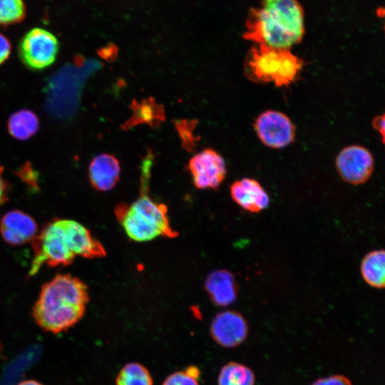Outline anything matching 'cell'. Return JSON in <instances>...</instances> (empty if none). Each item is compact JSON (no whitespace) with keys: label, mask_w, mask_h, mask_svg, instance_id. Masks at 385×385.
<instances>
[{"label":"cell","mask_w":385,"mask_h":385,"mask_svg":"<svg viewBox=\"0 0 385 385\" xmlns=\"http://www.w3.org/2000/svg\"><path fill=\"white\" fill-rule=\"evenodd\" d=\"M89 301L88 287L70 274H57L41 288L33 317L43 330L58 334L76 324Z\"/></svg>","instance_id":"7a4b0ae2"},{"label":"cell","mask_w":385,"mask_h":385,"mask_svg":"<svg viewBox=\"0 0 385 385\" xmlns=\"http://www.w3.org/2000/svg\"><path fill=\"white\" fill-rule=\"evenodd\" d=\"M120 166L113 154L101 153L91 160L88 178L91 185L98 191L112 190L119 180Z\"/></svg>","instance_id":"5bb4252c"},{"label":"cell","mask_w":385,"mask_h":385,"mask_svg":"<svg viewBox=\"0 0 385 385\" xmlns=\"http://www.w3.org/2000/svg\"><path fill=\"white\" fill-rule=\"evenodd\" d=\"M336 170L342 180L351 185H361L371 176L374 158L365 147L351 145L344 147L335 159Z\"/></svg>","instance_id":"52a82bcc"},{"label":"cell","mask_w":385,"mask_h":385,"mask_svg":"<svg viewBox=\"0 0 385 385\" xmlns=\"http://www.w3.org/2000/svg\"><path fill=\"white\" fill-rule=\"evenodd\" d=\"M205 289L212 303L218 307L230 305L238 294L234 274L225 269L211 272L205 281Z\"/></svg>","instance_id":"9a60e30c"},{"label":"cell","mask_w":385,"mask_h":385,"mask_svg":"<svg viewBox=\"0 0 385 385\" xmlns=\"http://www.w3.org/2000/svg\"><path fill=\"white\" fill-rule=\"evenodd\" d=\"M132 115L122 125L123 130L141 124H148L153 128H157L165 119V112L163 105L158 103L153 98L148 97L140 102L135 99L130 105Z\"/></svg>","instance_id":"2e32d148"},{"label":"cell","mask_w":385,"mask_h":385,"mask_svg":"<svg viewBox=\"0 0 385 385\" xmlns=\"http://www.w3.org/2000/svg\"><path fill=\"white\" fill-rule=\"evenodd\" d=\"M254 128L259 140L273 149L284 148L295 139L294 125L286 114L278 111L261 113L255 120Z\"/></svg>","instance_id":"8992f818"},{"label":"cell","mask_w":385,"mask_h":385,"mask_svg":"<svg viewBox=\"0 0 385 385\" xmlns=\"http://www.w3.org/2000/svg\"><path fill=\"white\" fill-rule=\"evenodd\" d=\"M302 66V60L292 53L290 48L256 44L250 50L244 67L251 81L272 83L280 88L293 83Z\"/></svg>","instance_id":"277c9868"},{"label":"cell","mask_w":385,"mask_h":385,"mask_svg":"<svg viewBox=\"0 0 385 385\" xmlns=\"http://www.w3.org/2000/svg\"><path fill=\"white\" fill-rule=\"evenodd\" d=\"M115 215L127 235L135 242L150 241L161 236L160 231L130 205L119 203Z\"/></svg>","instance_id":"4fadbf2b"},{"label":"cell","mask_w":385,"mask_h":385,"mask_svg":"<svg viewBox=\"0 0 385 385\" xmlns=\"http://www.w3.org/2000/svg\"><path fill=\"white\" fill-rule=\"evenodd\" d=\"M373 128L381 135V140H384L385 117L384 115L375 116L372 120Z\"/></svg>","instance_id":"4316f807"},{"label":"cell","mask_w":385,"mask_h":385,"mask_svg":"<svg viewBox=\"0 0 385 385\" xmlns=\"http://www.w3.org/2000/svg\"><path fill=\"white\" fill-rule=\"evenodd\" d=\"M312 385H353L351 381L344 375H332L319 379Z\"/></svg>","instance_id":"cb8c5ba5"},{"label":"cell","mask_w":385,"mask_h":385,"mask_svg":"<svg viewBox=\"0 0 385 385\" xmlns=\"http://www.w3.org/2000/svg\"><path fill=\"white\" fill-rule=\"evenodd\" d=\"M255 376L248 366L235 361L225 364L217 377V385H255Z\"/></svg>","instance_id":"d6986e66"},{"label":"cell","mask_w":385,"mask_h":385,"mask_svg":"<svg viewBox=\"0 0 385 385\" xmlns=\"http://www.w3.org/2000/svg\"><path fill=\"white\" fill-rule=\"evenodd\" d=\"M197 379L185 369L170 374L162 385H199Z\"/></svg>","instance_id":"603a6c76"},{"label":"cell","mask_w":385,"mask_h":385,"mask_svg":"<svg viewBox=\"0 0 385 385\" xmlns=\"http://www.w3.org/2000/svg\"><path fill=\"white\" fill-rule=\"evenodd\" d=\"M113 54H116V48H113L112 46L107 47L106 49H102L101 51V56L105 58H112Z\"/></svg>","instance_id":"83f0119b"},{"label":"cell","mask_w":385,"mask_h":385,"mask_svg":"<svg viewBox=\"0 0 385 385\" xmlns=\"http://www.w3.org/2000/svg\"><path fill=\"white\" fill-rule=\"evenodd\" d=\"M11 46L9 39L0 33V65L4 63L11 53Z\"/></svg>","instance_id":"d4e9b609"},{"label":"cell","mask_w":385,"mask_h":385,"mask_svg":"<svg viewBox=\"0 0 385 385\" xmlns=\"http://www.w3.org/2000/svg\"><path fill=\"white\" fill-rule=\"evenodd\" d=\"M25 15L24 0H0V26L19 23Z\"/></svg>","instance_id":"44dd1931"},{"label":"cell","mask_w":385,"mask_h":385,"mask_svg":"<svg viewBox=\"0 0 385 385\" xmlns=\"http://www.w3.org/2000/svg\"><path fill=\"white\" fill-rule=\"evenodd\" d=\"M33 241L34 257L29 274L37 273L43 265H68L76 256L100 258L106 252L102 244L81 223L58 219L48 223Z\"/></svg>","instance_id":"6da1fadb"},{"label":"cell","mask_w":385,"mask_h":385,"mask_svg":"<svg viewBox=\"0 0 385 385\" xmlns=\"http://www.w3.org/2000/svg\"><path fill=\"white\" fill-rule=\"evenodd\" d=\"M0 232L5 242L19 245L34 239L37 233V225L28 214L20 210H11L2 217Z\"/></svg>","instance_id":"7c38bea8"},{"label":"cell","mask_w":385,"mask_h":385,"mask_svg":"<svg viewBox=\"0 0 385 385\" xmlns=\"http://www.w3.org/2000/svg\"><path fill=\"white\" fill-rule=\"evenodd\" d=\"M175 124L182 139L183 146L188 151L192 150L195 147L197 141L193 133L195 121L180 120L175 122Z\"/></svg>","instance_id":"7402d4cb"},{"label":"cell","mask_w":385,"mask_h":385,"mask_svg":"<svg viewBox=\"0 0 385 385\" xmlns=\"http://www.w3.org/2000/svg\"><path fill=\"white\" fill-rule=\"evenodd\" d=\"M149 180H140V195L130 206L142 215L160 232L162 237L173 238L178 235L170 224L167 207L157 203L148 195Z\"/></svg>","instance_id":"30bf717a"},{"label":"cell","mask_w":385,"mask_h":385,"mask_svg":"<svg viewBox=\"0 0 385 385\" xmlns=\"http://www.w3.org/2000/svg\"><path fill=\"white\" fill-rule=\"evenodd\" d=\"M17 385H43V384L34 379H27V380H24L21 381Z\"/></svg>","instance_id":"f1b7e54d"},{"label":"cell","mask_w":385,"mask_h":385,"mask_svg":"<svg viewBox=\"0 0 385 385\" xmlns=\"http://www.w3.org/2000/svg\"><path fill=\"white\" fill-rule=\"evenodd\" d=\"M243 36L256 44L290 48L304 36V11L297 0H261L252 9Z\"/></svg>","instance_id":"3957f363"},{"label":"cell","mask_w":385,"mask_h":385,"mask_svg":"<svg viewBox=\"0 0 385 385\" xmlns=\"http://www.w3.org/2000/svg\"><path fill=\"white\" fill-rule=\"evenodd\" d=\"M3 168L0 166V207L8 200L9 185L3 178Z\"/></svg>","instance_id":"484cf974"},{"label":"cell","mask_w":385,"mask_h":385,"mask_svg":"<svg viewBox=\"0 0 385 385\" xmlns=\"http://www.w3.org/2000/svg\"><path fill=\"white\" fill-rule=\"evenodd\" d=\"M360 273L368 285L376 289H384L385 286L384 250H374L368 252L361 261Z\"/></svg>","instance_id":"e0dca14e"},{"label":"cell","mask_w":385,"mask_h":385,"mask_svg":"<svg viewBox=\"0 0 385 385\" xmlns=\"http://www.w3.org/2000/svg\"><path fill=\"white\" fill-rule=\"evenodd\" d=\"M116 385H153V381L148 369L138 362L125 364L119 371Z\"/></svg>","instance_id":"ffe728a7"},{"label":"cell","mask_w":385,"mask_h":385,"mask_svg":"<svg viewBox=\"0 0 385 385\" xmlns=\"http://www.w3.org/2000/svg\"><path fill=\"white\" fill-rule=\"evenodd\" d=\"M59 42L51 31L39 27L29 30L21 39L19 55L24 64L38 71L50 66L56 61Z\"/></svg>","instance_id":"5b68a950"},{"label":"cell","mask_w":385,"mask_h":385,"mask_svg":"<svg viewBox=\"0 0 385 385\" xmlns=\"http://www.w3.org/2000/svg\"><path fill=\"white\" fill-rule=\"evenodd\" d=\"M248 324L238 312L227 310L219 312L213 318L210 332L213 340L225 348H234L247 337Z\"/></svg>","instance_id":"9c48e42d"},{"label":"cell","mask_w":385,"mask_h":385,"mask_svg":"<svg viewBox=\"0 0 385 385\" xmlns=\"http://www.w3.org/2000/svg\"><path fill=\"white\" fill-rule=\"evenodd\" d=\"M188 169L195 186L199 189H217L227 173L224 158L211 148H206L192 156Z\"/></svg>","instance_id":"ba28073f"},{"label":"cell","mask_w":385,"mask_h":385,"mask_svg":"<svg viewBox=\"0 0 385 385\" xmlns=\"http://www.w3.org/2000/svg\"><path fill=\"white\" fill-rule=\"evenodd\" d=\"M232 200L243 210L258 213L270 205V196L262 185L255 179L243 178L230 185Z\"/></svg>","instance_id":"8fae6325"},{"label":"cell","mask_w":385,"mask_h":385,"mask_svg":"<svg viewBox=\"0 0 385 385\" xmlns=\"http://www.w3.org/2000/svg\"><path fill=\"white\" fill-rule=\"evenodd\" d=\"M39 127L36 115L31 111L22 109L14 113L9 118L8 130L15 139L26 140L35 135Z\"/></svg>","instance_id":"ac0fdd59"}]
</instances>
